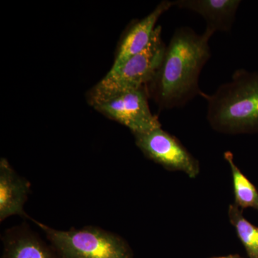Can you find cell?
Segmentation results:
<instances>
[{
    "label": "cell",
    "mask_w": 258,
    "mask_h": 258,
    "mask_svg": "<svg viewBox=\"0 0 258 258\" xmlns=\"http://www.w3.org/2000/svg\"><path fill=\"white\" fill-rule=\"evenodd\" d=\"M2 241L1 258H62L25 222L5 230Z\"/></svg>",
    "instance_id": "obj_8"
},
{
    "label": "cell",
    "mask_w": 258,
    "mask_h": 258,
    "mask_svg": "<svg viewBox=\"0 0 258 258\" xmlns=\"http://www.w3.org/2000/svg\"><path fill=\"white\" fill-rule=\"evenodd\" d=\"M31 184L19 175L5 158L0 160V222L18 215L30 218L24 206L30 193Z\"/></svg>",
    "instance_id": "obj_9"
},
{
    "label": "cell",
    "mask_w": 258,
    "mask_h": 258,
    "mask_svg": "<svg viewBox=\"0 0 258 258\" xmlns=\"http://www.w3.org/2000/svg\"><path fill=\"white\" fill-rule=\"evenodd\" d=\"M240 0H176L174 6L198 13L212 32H230L235 23Z\"/></svg>",
    "instance_id": "obj_10"
},
{
    "label": "cell",
    "mask_w": 258,
    "mask_h": 258,
    "mask_svg": "<svg viewBox=\"0 0 258 258\" xmlns=\"http://www.w3.org/2000/svg\"><path fill=\"white\" fill-rule=\"evenodd\" d=\"M33 221L62 258H134L123 237L100 227L86 226L64 231Z\"/></svg>",
    "instance_id": "obj_4"
},
{
    "label": "cell",
    "mask_w": 258,
    "mask_h": 258,
    "mask_svg": "<svg viewBox=\"0 0 258 258\" xmlns=\"http://www.w3.org/2000/svg\"><path fill=\"white\" fill-rule=\"evenodd\" d=\"M147 88L127 91L93 106L110 119L127 127L133 135L161 128L157 115L149 108Z\"/></svg>",
    "instance_id": "obj_6"
},
{
    "label": "cell",
    "mask_w": 258,
    "mask_h": 258,
    "mask_svg": "<svg viewBox=\"0 0 258 258\" xmlns=\"http://www.w3.org/2000/svg\"><path fill=\"white\" fill-rule=\"evenodd\" d=\"M214 32L198 35L189 27L176 29L166 45L160 67L147 91L161 110L181 108L200 95L199 79L211 57L209 41Z\"/></svg>",
    "instance_id": "obj_1"
},
{
    "label": "cell",
    "mask_w": 258,
    "mask_h": 258,
    "mask_svg": "<svg viewBox=\"0 0 258 258\" xmlns=\"http://www.w3.org/2000/svg\"><path fill=\"white\" fill-rule=\"evenodd\" d=\"M212 258H243L241 257L239 254H230V255L227 256H223V257H212Z\"/></svg>",
    "instance_id": "obj_13"
},
{
    "label": "cell",
    "mask_w": 258,
    "mask_h": 258,
    "mask_svg": "<svg viewBox=\"0 0 258 258\" xmlns=\"http://www.w3.org/2000/svg\"><path fill=\"white\" fill-rule=\"evenodd\" d=\"M224 158L230 164L233 179L235 205L238 208H254L258 211V191L255 186L242 174L236 166L234 156L231 152H225Z\"/></svg>",
    "instance_id": "obj_11"
},
{
    "label": "cell",
    "mask_w": 258,
    "mask_h": 258,
    "mask_svg": "<svg viewBox=\"0 0 258 258\" xmlns=\"http://www.w3.org/2000/svg\"><path fill=\"white\" fill-rule=\"evenodd\" d=\"M166 48L161 27L157 26L149 45L142 52L129 58L116 71H108L88 91V103L93 107L127 91L147 88L160 67Z\"/></svg>",
    "instance_id": "obj_3"
},
{
    "label": "cell",
    "mask_w": 258,
    "mask_h": 258,
    "mask_svg": "<svg viewBox=\"0 0 258 258\" xmlns=\"http://www.w3.org/2000/svg\"><path fill=\"white\" fill-rule=\"evenodd\" d=\"M172 7L174 2L167 0L161 2L150 14L142 20L134 22L128 27L120 38L114 62L109 71H116L129 58L142 52L149 45L159 18Z\"/></svg>",
    "instance_id": "obj_7"
},
{
    "label": "cell",
    "mask_w": 258,
    "mask_h": 258,
    "mask_svg": "<svg viewBox=\"0 0 258 258\" xmlns=\"http://www.w3.org/2000/svg\"><path fill=\"white\" fill-rule=\"evenodd\" d=\"M200 96L208 101L207 118L210 125L225 134L258 132V72L235 71L229 82L215 93Z\"/></svg>",
    "instance_id": "obj_2"
},
{
    "label": "cell",
    "mask_w": 258,
    "mask_h": 258,
    "mask_svg": "<svg viewBox=\"0 0 258 258\" xmlns=\"http://www.w3.org/2000/svg\"><path fill=\"white\" fill-rule=\"evenodd\" d=\"M228 215L248 257L258 258V227L244 218L242 211L235 204L229 207Z\"/></svg>",
    "instance_id": "obj_12"
},
{
    "label": "cell",
    "mask_w": 258,
    "mask_h": 258,
    "mask_svg": "<svg viewBox=\"0 0 258 258\" xmlns=\"http://www.w3.org/2000/svg\"><path fill=\"white\" fill-rule=\"evenodd\" d=\"M136 145L148 159L169 171H183L190 178L200 173L198 161L174 136L161 128L134 135Z\"/></svg>",
    "instance_id": "obj_5"
}]
</instances>
